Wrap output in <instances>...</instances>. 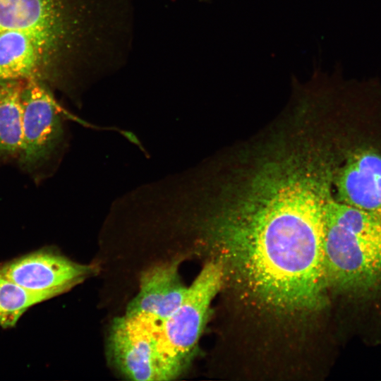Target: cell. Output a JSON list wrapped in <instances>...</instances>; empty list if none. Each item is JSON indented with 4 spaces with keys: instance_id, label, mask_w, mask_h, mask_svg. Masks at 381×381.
Segmentation results:
<instances>
[{
    "instance_id": "9c48e42d",
    "label": "cell",
    "mask_w": 381,
    "mask_h": 381,
    "mask_svg": "<svg viewBox=\"0 0 381 381\" xmlns=\"http://www.w3.org/2000/svg\"><path fill=\"white\" fill-rule=\"evenodd\" d=\"M179 261L156 264L145 270L138 294L128 303L126 315H145L163 322L181 305L188 286L181 279Z\"/></svg>"
},
{
    "instance_id": "277c9868",
    "label": "cell",
    "mask_w": 381,
    "mask_h": 381,
    "mask_svg": "<svg viewBox=\"0 0 381 381\" xmlns=\"http://www.w3.org/2000/svg\"><path fill=\"white\" fill-rule=\"evenodd\" d=\"M162 322L145 315H123L114 320L108 341L109 357L128 380H170L184 370L162 336Z\"/></svg>"
},
{
    "instance_id": "ba28073f",
    "label": "cell",
    "mask_w": 381,
    "mask_h": 381,
    "mask_svg": "<svg viewBox=\"0 0 381 381\" xmlns=\"http://www.w3.org/2000/svg\"><path fill=\"white\" fill-rule=\"evenodd\" d=\"M30 79L65 91L54 60L37 40L18 30L0 31V83Z\"/></svg>"
},
{
    "instance_id": "52a82bcc",
    "label": "cell",
    "mask_w": 381,
    "mask_h": 381,
    "mask_svg": "<svg viewBox=\"0 0 381 381\" xmlns=\"http://www.w3.org/2000/svg\"><path fill=\"white\" fill-rule=\"evenodd\" d=\"M96 265L74 262L50 247L0 265V274L25 290L52 298L95 275Z\"/></svg>"
},
{
    "instance_id": "4fadbf2b",
    "label": "cell",
    "mask_w": 381,
    "mask_h": 381,
    "mask_svg": "<svg viewBox=\"0 0 381 381\" xmlns=\"http://www.w3.org/2000/svg\"><path fill=\"white\" fill-rule=\"evenodd\" d=\"M202 1H208V0H202Z\"/></svg>"
},
{
    "instance_id": "7a4b0ae2",
    "label": "cell",
    "mask_w": 381,
    "mask_h": 381,
    "mask_svg": "<svg viewBox=\"0 0 381 381\" xmlns=\"http://www.w3.org/2000/svg\"><path fill=\"white\" fill-rule=\"evenodd\" d=\"M133 0H0V31L33 36L65 80H96L132 44Z\"/></svg>"
},
{
    "instance_id": "7c38bea8",
    "label": "cell",
    "mask_w": 381,
    "mask_h": 381,
    "mask_svg": "<svg viewBox=\"0 0 381 381\" xmlns=\"http://www.w3.org/2000/svg\"><path fill=\"white\" fill-rule=\"evenodd\" d=\"M47 300L46 297L25 290L0 274V327H14L28 308Z\"/></svg>"
},
{
    "instance_id": "8fae6325",
    "label": "cell",
    "mask_w": 381,
    "mask_h": 381,
    "mask_svg": "<svg viewBox=\"0 0 381 381\" xmlns=\"http://www.w3.org/2000/svg\"><path fill=\"white\" fill-rule=\"evenodd\" d=\"M19 81L0 83V164L19 155L23 142V110Z\"/></svg>"
},
{
    "instance_id": "30bf717a",
    "label": "cell",
    "mask_w": 381,
    "mask_h": 381,
    "mask_svg": "<svg viewBox=\"0 0 381 381\" xmlns=\"http://www.w3.org/2000/svg\"><path fill=\"white\" fill-rule=\"evenodd\" d=\"M340 201L381 220V152L373 147L353 152L339 174Z\"/></svg>"
},
{
    "instance_id": "3957f363",
    "label": "cell",
    "mask_w": 381,
    "mask_h": 381,
    "mask_svg": "<svg viewBox=\"0 0 381 381\" xmlns=\"http://www.w3.org/2000/svg\"><path fill=\"white\" fill-rule=\"evenodd\" d=\"M327 286L360 298L381 295V220L332 198L326 208Z\"/></svg>"
},
{
    "instance_id": "6da1fadb",
    "label": "cell",
    "mask_w": 381,
    "mask_h": 381,
    "mask_svg": "<svg viewBox=\"0 0 381 381\" xmlns=\"http://www.w3.org/2000/svg\"><path fill=\"white\" fill-rule=\"evenodd\" d=\"M329 178L327 168L305 162L272 167L228 212L207 224L223 273L265 307L306 313L325 303Z\"/></svg>"
},
{
    "instance_id": "8992f818",
    "label": "cell",
    "mask_w": 381,
    "mask_h": 381,
    "mask_svg": "<svg viewBox=\"0 0 381 381\" xmlns=\"http://www.w3.org/2000/svg\"><path fill=\"white\" fill-rule=\"evenodd\" d=\"M21 92L23 142L20 166L35 172L50 162L62 147L64 131L59 105L47 86L25 80Z\"/></svg>"
},
{
    "instance_id": "5b68a950",
    "label": "cell",
    "mask_w": 381,
    "mask_h": 381,
    "mask_svg": "<svg viewBox=\"0 0 381 381\" xmlns=\"http://www.w3.org/2000/svg\"><path fill=\"white\" fill-rule=\"evenodd\" d=\"M224 279L222 267L217 260L205 264L188 286L181 305L162 324L165 344L184 370L197 350L211 302Z\"/></svg>"
}]
</instances>
